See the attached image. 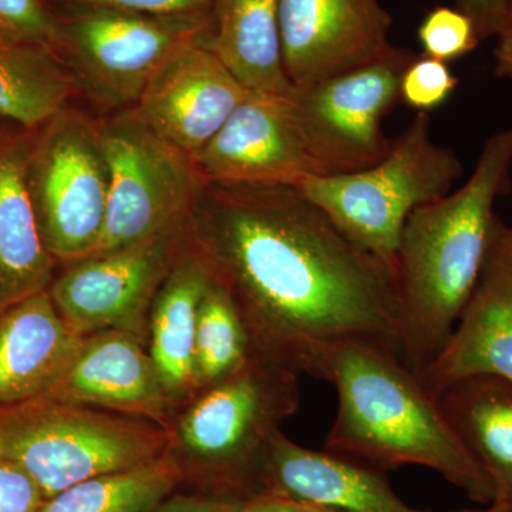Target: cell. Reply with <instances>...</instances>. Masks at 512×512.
<instances>
[{
    "instance_id": "28",
    "label": "cell",
    "mask_w": 512,
    "mask_h": 512,
    "mask_svg": "<svg viewBox=\"0 0 512 512\" xmlns=\"http://www.w3.org/2000/svg\"><path fill=\"white\" fill-rule=\"evenodd\" d=\"M55 13L45 0H0V32L52 45Z\"/></svg>"
},
{
    "instance_id": "23",
    "label": "cell",
    "mask_w": 512,
    "mask_h": 512,
    "mask_svg": "<svg viewBox=\"0 0 512 512\" xmlns=\"http://www.w3.org/2000/svg\"><path fill=\"white\" fill-rule=\"evenodd\" d=\"M76 96L72 77L52 47L0 32V117L35 130Z\"/></svg>"
},
{
    "instance_id": "12",
    "label": "cell",
    "mask_w": 512,
    "mask_h": 512,
    "mask_svg": "<svg viewBox=\"0 0 512 512\" xmlns=\"http://www.w3.org/2000/svg\"><path fill=\"white\" fill-rule=\"evenodd\" d=\"M282 63L293 89L365 67L392 52L380 0H279Z\"/></svg>"
},
{
    "instance_id": "25",
    "label": "cell",
    "mask_w": 512,
    "mask_h": 512,
    "mask_svg": "<svg viewBox=\"0 0 512 512\" xmlns=\"http://www.w3.org/2000/svg\"><path fill=\"white\" fill-rule=\"evenodd\" d=\"M254 356V346L237 306L227 291L211 278L198 308L195 332L194 377L197 394L228 379Z\"/></svg>"
},
{
    "instance_id": "4",
    "label": "cell",
    "mask_w": 512,
    "mask_h": 512,
    "mask_svg": "<svg viewBox=\"0 0 512 512\" xmlns=\"http://www.w3.org/2000/svg\"><path fill=\"white\" fill-rule=\"evenodd\" d=\"M299 379L288 367L255 355L181 407L168 426L164 456L183 485L242 501L264 493L269 443L298 412Z\"/></svg>"
},
{
    "instance_id": "1",
    "label": "cell",
    "mask_w": 512,
    "mask_h": 512,
    "mask_svg": "<svg viewBox=\"0 0 512 512\" xmlns=\"http://www.w3.org/2000/svg\"><path fill=\"white\" fill-rule=\"evenodd\" d=\"M184 232L255 355L312 377L345 343L402 357L393 272L293 185L204 183Z\"/></svg>"
},
{
    "instance_id": "16",
    "label": "cell",
    "mask_w": 512,
    "mask_h": 512,
    "mask_svg": "<svg viewBox=\"0 0 512 512\" xmlns=\"http://www.w3.org/2000/svg\"><path fill=\"white\" fill-rule=\"evenodd\" d=\"M43 397L153 420L165 429L177 414L146 340L126 330L82 336L63 375Z\"/></svg>"
},
{
    "instance_id": "19",
    "label": "cell",
    "mask_w": 512,
    "mask_h": 512,
    "mask_svg": "<svg viewBox=\"0 0 512 512\" xmlns=\"http://www.w3.org/2000/svg\"><path fill=\"white\" fill-rule=\"evenodd\" d=\"M32 130L0 140V312L46 292L59 266L47 252L30 200L26 164Z\"/></svg>"
},
{
    "instance_id": "27",
    "label": "cell",
    "mask_w": 512,
    "mask_h": 512,
    "mask_svg": "<svg viewBox=\"0 0 512 512\" xmlns=\"http://www.w3.org/2000/svg\"><path fill=\"white\" fill-rule=\"evenodd\" d=\"M457 86L458 79L447 63L429 56H417L404 70L400 100L419 113H429L443 106Z\"/></svg>"
},
{
    "instance_id": "24",
    "label": "cell",
    "mask_w": 512,
    "mask_h": 512,
    "mask_svg": "<svg viewBox=\"0 0 512 512\" xmlns=\"http://www.w3.org/2000/svg\"><path fill=\"white\" fill-rule=\"evenodd\" d=\"M181 485L180 471L164 456L150 466L73 485L46 498L36 512H148Z\"/></svg>"
},
{
    "instance_id": "26",
    "label": "cell",
    "mask_w": 512,
    "mask_h": 512,
    "mask_svg": "<svg viewBox=\"0 0 512 512\" xmlns=\"http://www.w3.org/2000/svg\"><path fill=\"white\" fill-rule=\"evenodd\" d=\"M424 56L448 63L468 55L480 43L473 20L461 10L439 6L429 12L419 28Z\"/></svg>"
},
{
    "instance_id": "29",
    "label": "cell",
    "mask_w": 512,
    "mask_h": 512,
    "mask_svg": "<svg viewBox=\"0 0 512 512\" xmlns=\"http://www.w3.org/2000/svg\"><path fill=\"white\" fill-rule=\"evenodd\" d=\"M50 9L97 6L156 16L210 15L214 0H45Z\"/></svg>"
},
{
    "instance_id": "5",
    "label": "cell",
    "mask_w": 512,
    "mask_h": 512,
    "mask_svg": "<svg viewBox=\"0 0 512 512\" xmlns=\"http://www.w3.org/2000/svg\"><path fill=\"white\" fill-rule=\"evenodd\" d=\"M168 430L156 421L39 397L0 407V458L22 468L43 497L90 478L150 466Z\"/></svg>"
},
{
    "instance_id": "31",
    "label": "cell",
    "mask_w": 512,
    "mask_h": 512,
    "mask_svg": "<svg viewBox=\"0 0 512 512\" xmlns=\"http://www.w3.org/2000/svg\"><path fill=\"white\" fill-rule=\"evenodd\" d=\"M247 501L207 491H175L148 512H241Z\"/></svg>"
},
{
    "instance_id": "2",
    "label": "cell",
    "mask_w": 512,
    "mask_h": 512,
    "mask_svg": "<svg viewBox=\"0 0 512 512\" xmlns=\"http://www.w3.org/2000/svg\"><path fill=\"white\" fill-rule=\"evenodd\" d=\"M511 167L507 128L485 141L466 183L421 205L404 225L393 275L402 360L416 375L439 356L476 288Z\"/></svg>"
},
{
    "instance_id": "30",
    "label": "cell",
    "mask_w": 512,
    "mask_h": 512,
    "mask_svg": "<svg viewBox=\"0 0 512 512\" xmlns=\"http://www.w3.org/2000/svg\"><path fill=\"white\" fill-rule=\"evenodd\" d=\"M43 501L35 481L12 461L0 458V512H36Z\"/></svg>"
},
{
    "instance_id": "8",
    "label": "cell",
    "mask_w": 512,
    "mask_h": 512,
    "mask_svg": "<svg viewBox=\"0 0 512 512\" xmlns=\"http://www.w3.org/2000/svg\"><path fill=\"white\" fill-rule=\"evenodd\" d=\"M26 181L40 238L57 266L93 255L110 190L97 119L67 106L32 130Z\"/></svg>"
},
{
    "instance_id": "15",
    "label": "cell",
    "mask_w": 512,
    "mask_h": 512,
    "mask_svg": "<svg viewBox=\"0 0 512 512\" xmlns=\"http://www.w3.org/2000/svg\"><path fill=\"white\" fill-rule=\"evenodd\" d=\"M434 396L463 380L512 384V225L495 221L476 288L439 356L417 375Z\"/></svg>"
},
{
    "instance_id": "9",
    "label": "cell",
    "mask_w": 512,
    "mask_h": 512,
    "mask_svg": "<svg viewBox=\"0 0 512 512\" xmlns=\"http://www.w3.org/2000/svg\"><path fill=\"white\" fill-rule=\"evenodd\" d=\"M416 57L394 46L375 63L292 90L293 123L318 177L356 173L386 157L393 138L383 120L402 101L403 73Z\"/></svg>"
},
{
    "instance_id": "18",
    "label": "cell",
    "mask_w": 512,
    "mask_h": 512,
    "mask_svg": "<svg viewBox=\"0 0 512 512\" xmlns=\"http://www.w3.org/2000/svg\"><path fill=\"white\" fill-rule=\"evenodd\" d=\"M80 339L60 318L47 291L0 312V407L46 396Z\"/></svg>"
},
{
    "instance_id": "22",
    "label": "cell",
    "mask_w": 512,
    "mask_h": 512,
    "mask_svg": "<svg viewBox=\"0 0 512 512\" xmlns=\"http://www.w3.org/2000/svg\"><path fill=\"white\" fill-rule=\"evenodd\" d=\"M441 407L497 488V500L512 507V384L478 376L448 387Z\"/></svg>"
},
{
    "instance_id": "33",
    "label": "cell",
    "mask_w": 512,
    "mask_h": 512,
    "mask_svg": "<svg viewBox=\"0 0 512 512\" xmlns=\"http://www.w3.org/2000/svg\"><path fill=\"white\" fill-rule=\"evenodd\" d=\"M241 512H325L276 494H259L245 503Z\"/></svg>"
},
{
    "instance_id": "35",
    "label": "cell",
    "mask_w": 512,
    "mask_h": 512,
    "mask_svg": "<svg viewBox=\"0 0 512 512\" xmlns=\"http://www.w3.org/2000/svg\"><path fill=\"white\" fill-rule=\"evenodd\" d=\"M471 512H512V507L504 501L497 500L493 504L485 505L484 510H471Z\"/></svg>"
},
{
    "instance_id": "14",
    "label": "cell",
    "mask_w": 512,
    "mask_h": 512,
    "mask_svg": "<svg viewBox=\"0 0 512 512\" xmlns=\"http://www.w3.org/2000/svg\"><path fill=\"white\" fill-rule=\"evenodd\" d=\"M248 90L204 43L181 47L144 87L133 110L190 158L224 126Z\"/></svg>"
},
{
    "instance_id": "20",
    "label": "cell",
    "mask_w": 512,
    "mask_h": 512,
    "mask_svg": "<svg viewBox=\"0 0 512 512\" xmlns=\"http://www.w3.org/2000/svg\"><path fill=\"white\" fill-rule=\"evenodd\" d=\"M211 276L184 244L170 274L158 289L148 316L147 349L175 410L197 394L194 377L198 308Z\"/></svg>"
},
{
    "instance_id": "13",
    "label": "cell",
    "mask_w": 512,
    "mask_h": 512,
    "mask_svg": "<svg viewBox=\"0 0 512 512\" xmlns=\"http://www.w3.org/2000/svg\"><path fill=\"white\" fill-rule=\"evenodd\" d=\"M289 94L249 92L220 131L190 157L202 183L295 187L318 177L293 123Z\"/></svg>"
},
{
    "instance_id": "17",
    "label": "cell",
    "mask_w": 512,
    "mask_h": 512,
    "mask_svg": "<svg viewBox=\"0 0 512 512\" xmlns=\"http://www.w3.org/2000/svg\"><path fill=\"white\" fill-rule=\"evenodd\" d=\"M264 493L325 512H436L407 504L377 468L326 448L303 447L282 430L269 443Z\"/></svg>"
},
{
    "instance_id": "32",
    "label": "cell",
    "mask_w": 512,
    "mask_h": 512,
    "mask_svg": "<svg viewBox=\"0 0 512 512\" xmlns=\"http://www.w3.org/2000/svg\"><path fill=\"white\" fill-rule=\"evenodd\" d=\"M457 9L473 20L480 40L510 29V0H456Z\"/></svg>"
},
{
    "instance_id": "6",
    "label": "cell",
    "mask_w": 512,
    "mask_h": 512,
    "mask_svg": "<svg viewBox=\"0 0 512 512\" xmlns=\"http://www.w3.org/2000/svg\"><path fill=\"white\" fill-rule=\"evenodd\" d=\"M461 175L460 158L433 140L429 114L419 113L373 167L308 177L295 187L394 272L404 225L412 212L451 192Z\"/></svg>"
},
{
    "instance_id": "10",
    "label": "cell",
    "mask_w": 512,
    "mask_h": 512,
    "mask_svg": "<svg viewBox=\"0 0 512 512\" xmlns=\"http://www.w3.org/2000/svg\"><path fill=\"white\" fill-rule=\"evenodd\" d=\"M97 127L110 190L94 254L130 247L187 217L204 184L190 158L158 137L133 109L104 114Z\"/></svg>"
},
{
    "instance_id": "36",
    "label": "cell",
    "mask_w": 512,
    "mask_h": 512,
    "mask_svg": "<svg viewBox=\"0 0 512 512\" xmlns=\"http://www.w3.org/2000/svg\"><path fill=\"white\" fill-rule=\"evenodd\" d=\"M512 28V0H510V29Z\"/></svg>"
},
{
    "instance_id": "21",
    "label": "cell",
    "mask_w": 512,
    "mask_h": 512,
    "mask_svg": "<svg viewBox=\"0 0 512 512\" xmlns=\"http://www.w3.org/2000/svg\"><path fill=\"white\" fill-rule=\"evenodd\" d=\"M279 0H214L204 43L251 92L292 93L282 63Z\"/></svg>"
},
{
    "instance_id": "11",
    "label": "cell",
    "mask_w": 512,
    "mask_h": 512,
    "mask_svg": "<svg viewBox=\"0 0 512 512\" xmlns=\"http://www.w3.org/2000/svg\"><path fill=\"white\" fill-rule=\"evenodd\" d=\"M185 218L130 247L60 268L47 292L69 329L77 336L126 330L147 342L151 305L184 248Z\"/></svg>"
},
{
    "instance_id": "37",
    "label": "cell",
    "mask_w": 512,
    "mask_h": 512,
    "mask_svg": "<svg viewBox=\"0 0 512 512\" xmlns=\"http://www.w3.org/2000/svg\"><path fill=\"white\" fill-rule=\"evenodd\" d=\"M3 137H5V134L0 133V140H2Z\"/></svg>"
},
{
    "instance_id": "7",
    "label": "cell",
    "mask_w": 512,
    "mask_h": 512,
    "mask_svg": "<svg viewBox=\"0 0 512 512\" xmlns=\"http://www.w3.org/2000/svg\"><path fill=\"white\" fill-rule=\"evenodd\" d=\"M55 13L53 52L104 114L133 109L157 70L181 47L205 43L210 15L156 16L80 6Z\"/></svg>"
},
{
    "instance_id": "3",
    "label": "cell",
    "mask_w": 512,
    "mask_h": 512,
    "mask_svg": "<svg viewBox=\"0 0 512 512\" xmlns=\"http://www.w3.org/2000/svg\"><path fill=\"white\" fill-rule=\"evenodd\" d=\"M335 387L338 412L326 450L377 470L420 466L476 503L497 501V488L451 426L439 397L402 357L365 343H345L323 357L315 375Z\"/></svg>"
},
{
    "instance_id": "34",
    "label": "cell",
    "mask_w": 512,
    "mask_h": 512,
    "mask_svg": "<svg viewBox=\"0 0 512 512\" xmlns=\"http://www.w3.org/2000/svg\"><path fill=\"white\" fill-rule=\"evenodd\" d=\"M494 56L495 74L501 79L512 80V28L498 37Z\"/></svg>"
}]
</instances>
